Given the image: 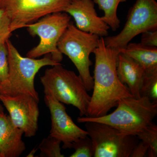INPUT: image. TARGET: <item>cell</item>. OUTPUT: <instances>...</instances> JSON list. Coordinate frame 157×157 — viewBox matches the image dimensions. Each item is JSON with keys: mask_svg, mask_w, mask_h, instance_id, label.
<instances>
[{"mask_svg": "<svg viewBox=\"0 0 157 157\" xmlns=\"http://www.w3.org/2000/svg\"><path fill=\"white\" fill-rule=\"evenodd\" d=\"M117 108L109 114L100 117H80L77 122L88 121L102 123L128 135H137L153 123L157 115V103L145 96L123 98Z\"/></svg>", "mask_w": 157, "mask_h": 157, "instance_id": "2", "label": "cell"}, {"mask_svg": "<svg viewBox=\"0 0 157 157\" xmlns=\"http://www.w3.org/2000/svg\"><path fill=\"white\" fill-rule=\"evenodd\" d=\"M72 0H0L13 32L48 14L64 12Z\"/></svg>", "mask_w": 157, "mask_h": 157, "instance_id": "9", "label": "cell"}, {"mask_svg": "<svg viewBox=\"0 0 157 157\" xmlns=\"http://www.w3.org/2000/svg\"><path fill=\"white\" fill-rule=\"evenodd\" d=\"M157 30L155 0H136L129 11L126 22L119 33L104 39L107 46L120 51L137 35Z\"/></svg>", "mask_w": 157, "mask_h": 157, "instance_id": "8", "label": "cell"}, {"mask_svg": "<svg viewBox=\"0 0 157 157\" xmlns=\"http://www.w3.org/2000/svg\"><path fill=\"white\" fill-rule=\"evenodd\" d=\"M38 148H34L31 151L30 153L29 154L28 156H27V157H34V155H35V153L36 152L37 150H38Z\"/></svg>", "mask_w": 157, "mask_h": 157, "instance_id": "25", "label": "cell"}, {"mask_svg": "<svg viewBox=\"0 0 157 157\" xmlns=\"http://www.w3.org/2000/svg\"><path fill=\"white\" fill-rule=\"evenodd\" d=\"M9 72L8 49L6 43H3L0 44V86L7 81Z\"/></svg>", "mask_w": 157, "mask_h": 157, "instance_id": "21", "label": "cell"}, {"mask_svg": "<svg viewBox=\"0 0 157 157\" xmlns=\"http://www.w3.org/2000/svg\"><path fill=\"white\" fill-rule=\"evenodd\" d=\"M4 107H3V106L0 104V113H2L4 112Z\"/></svg>", "mask_w": 157, "mask_h": 157, "instance_id": "26", "label": "cell"}, {"mask_svg": "<svg viewBox=\"0 0 157 157\" xmlns=\"http://www.w3.org/2000/svg\"><path fill=\"white\" fill-rule=\"evenodd\" d=\"M100 38L95 34L80 30L70 23L58 43L59 50L73 62L88 91L94 86V78L90 72L92 65L90 55L98 48Z\"/></svg>", "mask_w": 157, "mask_h": 157, "instance_id": "5", "label": "cell"}, {"mask_svg": "<svg viewBox=\"0 0 157 157\" xmlns=\"http://www.w3.org/2000/svg\"><path fill=\"white\" fill-rule=\"evenodd\" d=\"M148 150V146L143 141L139 140L133 149L130 157H146Z\"/></svg>", "mask_w": 157, "mask_h": 157, "instance_id": "24", "label": "cell"}, {"mask_svg": "<svg viewBox=\"0 0 157 157\" xmlns=\"http://www.w3.org/2000/svg\"><path fill=\"white\" fill-rule=\"evenodd\" d=\"M9 62V76L7 81L0 86V94L14 96L25 94L39 101V95L34 85L35 76L45 66L60 64L51 56L36 59L21 56L9 39L6 41Z\"/></svg>", "mask_w": 157, "mask_h": 157, "instance_id": "3", "label": "cell"}, {"mask_svg": "<svg viewBox=\"0 0 157 157\" xmlns=\"http://www.w3.org/2000/svg\"><path fill=\"white\" fill-rule=\"evenodd\" d=\"M40 81L45 94L51 95L63 104L76 107L80 117L88 116L91 96L79 75L60 64L46 69Z\"/></svg>", "mask_w": 157, "mask_h": 157, "instance_id": "4", "label": "cell"}, {"mask_svg": "<svg viewBox=\"0 0 157 157\" xmlns=\"http://www.w3.org/2000/svg\"><path fill=\"white\" fill-rule=\"evenodd\" d=\"M84 123L92 142L94 157H130L139 142L136 135L123 133L107 124L95 121Z\"/></svg>", "mask_w": 157, "mask_h": 157, "instance_id": "7", "label": "cell"}, {"mask_svg": "<svg viewBox=\"0 0 157 157\" xmlns=\"http://www.w3.org/2000/svg\"><path fill=\"white\" fill-rule=\"evenodd\" d=\"M70 19L66 12H57L45 15L37 22L26 26L31 36H38L40 39L39 44L29 51L27 57L36 59L50 54L53 60L60 63L63 54L58 48V43L70 25Z\"/></svg>", "mask_w": 157, "mask_h": 157, "instance_id": "6", "label": "cell"}, {"mask_svg": "<svg viewBox=\"0 0 157 157\" xmlns=\"http://www.w3.org/2000/svg\"><path fill=\"white\" fill-rule=\"evenodd\" d=\"M119 53V51L107 46L104 38L100 37L99 45L94 53L95 56L94 86L88 117L106 115L122 99L133 97L118 76L117 67Z\"/></svg>", "mask_w": 157, "mask_h": 157, "instance_id": "1", "label": "cell"}, {"mask_svg": "<svg viewBox=\"0 0 157 157\" xmlns=\"http://www.w3.org/2000/svg\"><path fill=\"white\" fill-rule=\"evenodd\" d=\"M61 141L50 135L44 138L39 144L40 157H64L62 154L60 144Z\"/></svg>", "mask_w": 157, "mask_h": 157, "instance_id": "18", "label": "cell"}, {"mask_svg": "<svg viewBox=\"0 0 157 157\" xmlns=\"http://www.w3.org/2000/svg\"><path fill=\"white\" fill-rule=\"evenodd\" d=\"M94 4L93 0H72L64 12L73 17L80 30L100 37L107 36L109 27L98 16Z\"/></svg>", "mask_w": 157, "mask_h": 157, "instance_id": "12", "label": "cell"}, {"mask_svg": "<svg viewBox=\"0 0 157 157\" xmlns=\"http://www.w3.org/2000/svg\"><path fill=\"white\" fill-rule=\"evenodd\" d=\"M136 136L148 147L147 156H157V126L153 123Z\"/></svg>", "mask_w": 157, "mask_h": 157, "instance_id": "17", "label": "cell"}, {"mask_svg": "<svg viewBox=\"0 0 157 157\" xmlns=\"http://www.w3.org/2000/svg\"><path fill=\"white\" fill-rule=\"evenodd\" d=\"M100 10L104 11V15L101 17L105 23L113 31H116L120 26L121 21L117 15L120 3L127 0H93Z\"/></svg>", "mask_w": 157, "mask_h": 157, "instance_id": "16", "label": "cell"}, {"mask_svg": "<svg viewBox=\"0 0 157 157\" xmlns=\"http://www.w3.org/2000/svg\"><path fill=\"white\" fill-rule=\"evenodd\" d=\"M44 100L51 114L49 135L60 140L63 143V148H72L76 140L88 136L87 131L78 127L68 115L63 104L48 94H45Z\"/></svg>", "mask_w": 157, "mask_h": 157, "instance_id": "11", "label": "cell"}, {"mask_svg": "<svg viewBox=\"0 0 157 157\" xmlns=\"http://www.w3.org/2000/svg\"><path fill=\"white\" fill-rule=\"evenodd\" d=\"M120 52L132 58L148 75L157 74V47L129 43Z\"/></svg>", "mask_w": 157, "mask_h": 157, "instance_id": "15", "label": "cell"}, {"mask_svg": "<svg viewBox=\"0 0 157 157\" xmlns=\"http://www.w3.org/2000/svg\"><path fill=\"white\" fill-rule=\"evenodd\" d=\"M72 148L75 150L70 157H93L94 150L90 138L88 137L79 138L73 144Z\"/></svg>", "mask_w": 157, "mask_h": 157, "instance_id": "19", "label": "cell"}, {"mask_svg": "<svg viewBox=\"0 0 157 157\" xmlns=\"http://www.w3.org/2000/svg\"><path fill=\"white\" fill-rule=\"evenodd\" d=\"M0 157H2V156H1V155H0Z\"/></svg>", "mask_w": 157, "mask_h": 157, "instance_id": "27", "label": "cell"}, {"mask_svg": "<svg viewBox=\"0 0 157 157\" xmlns=\"http://www.w3.org/2000/svg\"><path fill=\"white\" fill-rule=\"evenodd\" d=\"M140 96H147L157 103V74L147 75L140 90Z\"/></svg>", "mask_w": 157, "mask_h": 157, "instance_id": "20", "label": "cell"}, {"mask_svg": "<svg viewBox=\"0 0 157 157\" xmlns=\"http://www.w3.org/2000/svg\"><path fill=\"white\" fill-rule=\"evenodd\" d=\"M0 101L9 113L14 124L24 132L25 136L34 137L38 129L39 101L25 94L11 96L0 94Z\"/></svg>", "mask_w": 157, "mask_h": 157, "instance_id": "10", "label": "cell"}, {"mask_svg": "<svg viewBox=\"0 0 157 157\" xmlns=\"http://www.w3.org/2000/svg\"><path fill=\"white\" fill-rule=\"evenodd\" d=\"M141 34L140 43L149 47H157V31H149Z\"/></svg>", "mask_w": 157, "mask_h": 157, "instance_id": "23", "label": "cell"}, {"mask_svg": "<svg viewBox=\"0 0 157 157\" xmlns=\"http://www.w3.org/2000/svg\"><path fill=\"white\" fill-rule=\"evenodd\" d=\"M12 33L10 19L6 12L0 9V44L6 43Z\"/></svg>", "mask_w": 157, "mask_h": 157, "instance_id": "22", "label": "cell"}, {"mask_svg": "<svg viewBox=\"0 0 157 157\" xmlns=\"http://www.w3.org/2000/svg\"><path fill=\"white\" fill-rule=\"evenodd\" d=\"M24 132L13 123L9 115L0 113V155L2 157H18L26 150Z\"/></svg>", "mask_w": 157, "mask_h": 157, "instance_id": "13", "label": "cell"}, {"mask_svg": "<svg viewBox=\"0 0 157 157\" xmlns=\"http://www.w3.org/2000/svg\"><path fill=\"white\" fill-rule=\"evenodd\" d=\"M117 71L121 82L128 86L132 95L140 98V90L147 76L141 66L132 58L120 52Z\"/></svg>", "mask_w": 157, "mask_h": 157, "instance_id": "14", "label": "cell"}]
</instances>
